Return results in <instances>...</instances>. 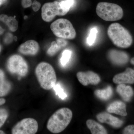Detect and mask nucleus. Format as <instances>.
I'll return each instance as SVG.
<instances>
[{"mask_svg": "<svg viewBox=\"0 0 134 134\" xmlns=\"http://www.w3.org/2000/svg\"><path fill=\"white\" fill-rule=\"evenodd\" d=\"M107 34L113 43L120 48H128L133 43V38L130 32L118 23L110 25L107 30Z\"/></svg>", "mask_w": 134, "mask_h": 134, "instance_id": "obj_2", "label": "nucleus"}, {"mask_svg": "<svg viewBox=\"0 0 134 134\" xmlns=\"http://www.w3.org/2000/svg\"><path fill=\"white\" fill-rule=\"evenodd\" d=\"M39 46L37 42L33 40H29L23 43L19 47V52L24 55H34L38 52Z\"/></svg>", "mask_w": 134, "mask_h": 134, "instance_id": "obj_13", "label": "nucleus"}, {"mask_svg": "<svg viewBox=\"0 0 134 134\" xmlns=\"http://www.w3.org/2000/svg\"><path fill=\"white\" fill-rule=\"evenodd\" d=\"M50 28L55 36L64 39H73L76 36V32L73 25L68 19L61 18L51 25Z\"/></svg>", "mask_w": 134, "mask_h": 134, "instance_id": "obj_5", "label": "nucleus"}, {"mask_svg": "<svg viewBox=\"0 0 134 134\" xmlns=\"http://www.w3.org/2000/svg\"><path fill=\"white\" fill-rule=\"evenodd\" d=\"M72 52L69 50H65L63 52L60 63L62 66H65L69 61L72 56Z\"/></svg>", "mask_w": 134, "mask_h": 134, "instance_id": "obj_20", "label": "nucleus"}, {"mask_svg": "<svg viewBox=\"0 0 134 134\" xmlns=\"http://www.w3.org/2000/svg\"><path fill=\"white\" fill-rule=\"evenodd\" d=\"M96 13L99 17L107 21H114L121 19L123 11L119 5L111 3H99L97 5Z\"/></svg>", "mask_w": 134, "mask_h": 134, "instance_id": "obj_4", "label": "nucleus"}, {"mask_svg": "<svg viewBox=\"0 0 134 134\" xmlns=\"http://www.w3.org/2000/svg\"><path fill=\"white\" fill-rule=\"evenodd\" d=\"M130 63L132 65H134V57L131 59V60H130Z\"/></svg>", "mask_w": 134, "mask_h": 134, "instance_id": "obj_34", "label": "nucleus"}, {"mask_svg": "<svg viewBox=\"0 0 134 134\" xmlns=\"http://www.w3.org/2000/svg\"><path fill=\"white\" fill-rule=\"evenodd\" d=\"M116 91L125 101L129 102L134 95V91L131 86L125 84H120L117 86Z\"/></svg>", "mask_w": 134, "mask_h": 134, "instance_id": "obj_15", "label": "nucleus"}, {"mask_svg": "<svg viewBox=\"0 0 134 134\" xmlns=\"http://www.w3.org/2000/svg\"><path fill=\"white\" fill-rule=\"evenodd\" d=\"M35 74L42 88L48 90L53 88L57 81L55 70L52 65L46 62H41L36 67Z\"/></svg>", "mask_w": 134, "mask_h": 134, "instance_id": "obj_3", "label": "nucleus"}, {"mask_svg": "<svg viewBox=\"0 0 134 134\" xmlns=\"http://www.w3.org/2000/svg\"><path fill=\"white\" fill-rule=\"evenodd\" d=\"M14 39L15 40V41H16L17 38H16V36H15L14 37Z\"/></svg>", "mask_w": 134, "mask_h": 134, "instance_id": "obj_36", "label": "nucleus"}, {"mask_svg": "<svg viewBox=\"0 0 134 134\" xmlns=\"http://www.w3.org/2000/svg\"><path fill=\"white\" fill-rule=\"evenodd\" d=\"M32 5V9L35 12H37L39 10L41 7V4L40 3L36 1H34L33 2Z\"/></svg>", "mask_w": 134, "mask_h": 134, "instance_id": "obj_28", "label": "nucleus"}, {"mask_svg": "<svg viewBox=\"0 0 134 134\" xmlns=\"http://www.w3.org/2000/svg\"><path fill=\"white\" fill-rule=\"evenodd\" d=\"M6 102V100L4 98H0V105L4 104Z\"/></svg>", "mask_w": 134, "mask_h": 134, "instance_id": "obj_31", "label": "nucleus"}, {"mask_svg": "<svg viewBox=\"0 0 134 134\" xmlns=\"http://www.w3.org/2000/svg\"><path fill=\"white\" fill-rule=\"evenodd\" d=\"M98 30L96 28L91 29L88 37L87 38V42L89 45L91 46L94 44L96 41Z\"/></svg>", "mask_w": 134, "mask_h": 134, "instance_id": "obj_23", "label": "nucleus"}, {"mask_svg": "<svg viewBox=\"0 0 134 134\" xmlns=\"http://www.w3.org/2000/svg\"><path fill=\"white\" fill-rule=\"evenodd\" d=\"M6 1L7 0H0V6L4 4L6 2Z\"/></svg>", "mask_w": 134, "mask_h": 134, "instance_id": "obj_32", "label": "nucleus"}, {"mask_svg": "<svg viewBox=\"0 0 134 134\" xmlns=\"http://www.w3.org/2000/svg\"><path fill=\"white\" fill-rule=\"evenodd\" d=\"M0 21L7 24L12 32L15 31L18 29V23L14 17H9L6 15H1L0 16Z\"/></svg>", "mask_w": 134, "mask_h": 134, "instance_id": "obj_18", "label": "nucleus"}, {"mask_svg": "<svg viewBox=\"0 0 134 134\" xmlns=\"http://www.w3.org/2000/svg\"><path fill=\"white\" fill-rule=\"evenodd\" d=\"M0 51H1V47H0Z\"/></svg>", "mask_w": 134, "mask_h": 134, "instance_id": "obj_38", "label": "nucleus"}, {"mask_svg": "<svg viewBox=\"0 0 134 134\" xmlns=\"http://www.w3.org/2000/svg\"><path fill=\"white\" fill-rule=\"evenodd\" d=\"M108 57L112 63L119 66L125 65L129 60V56L126 53L115 49L109 51Z\"/></svg>", "mask_w": 134, "mask_h": 134, "instance_id": "obj_10", "label": "nucleus"}, {"mask_svg": "<svg viewBox=\"0 0 134 134\" xmlns=\"http://www.w3.org/2000/svg\"><path fill=\"white\" fill-rule=\"evenodd\" d=\"M7 68L11 74L18 75L20 77L25 76L29 70L27 63L19 55H14L10 57L8 61Z\"/></svg>", "mask_w": 134, "mask_h": 134, "instance_id": "obj_6", "label": "nucleus"}, {"mask_svg": "<svg viewBox=\"0 0 134 134\" xmlns=\"http://www.w3.org/2000/svg\"><path fill=\"white\" fill-rule=\"evenodd\" d=\"M86 125L92 134H107L106 130L102 125L92 120H88L86 121Z\"/></svg>", "mask_w": 134, "mask_h": 134, "instance_id": "obj_16", "label": "nucleus"}, {"mask_svg": "<svg viewBox=\"0 0 134 134\" xmlns=\"http://www.w3.org/2000/svg\"><path fill=\"white\" fill-rule=\"evenodd\" d=\"M8 116V113L7 110L4 108H0V128L6 121Z\"/></svg>", "mask_w": 134, "mask_h": 134, "instance_id": "obj_25", "label": "nucleus"}, {"mask_svg": "<svg viewBox=\"0 0 134 134\" xmlns=\"http://www.w3.org/2000/svg\"><path fill=\"white\" fill-rule=\"evenodd\" d=\"M27 18V17L26 16L25 17H24L25 19V18Z\"/></svg>", "mask_w": 134, "mask_h": 134, "instance_id": "obj_37", "label": "nucleus"}, {"mask_svg": "<svg viewBox=\"0 0 134 134\" xmlns=\"http://www.w3.org/2000/svg\"><path fill=\"white\" fill-rule=\"evenodd\" d=\"M73 114L69 108H63L57 110L49 118L47 124V129L54 134L62 132L72 120Z\"/></svg>", "mask_w": 134, "mask_h": 134, "instance_id": "obj_1", "label": "nucleus"}, {"mask_svg": "<svg viewBox=\"0 0 134 134\" xmlns=\"http://www.w3.org/2000/svg\"><path fill=\"white\" fill-rule=\"evenodd\" d=\"M11 89V84L5 79L3 71L0 69V97L7 95Z\"/></svg>", "mask_w": 134, "mask_h": 134, "instance_id": "obj_17", "label": "nucleus"}, {"mask_svg": "<svg viewBox=\"0 0 134 134\" xmlns=\"http://www.w3.org/2000/svg\"><path fill=\"white\" fill-rule=\"evenodd\" d=\"M113 81L117 84L134 83V70L127 68L125 72L115 75Z\"/></svg>", "mask_w": 134, "mask_h": 134, "instance_id": "obj_11", "label": "nucleus"}, {"mask_svg": "<svg viewBox=\"0 0 134 134\" xmlns=\"http://www.w3.org/2000/svg\"><path fill=\"white\" fill-rule=\"evenodd\" d=\"M4 32V30L0 26V34H2Z\"/></svg>", "mask_w": 134, "mask_h": 134, "instance_id": "obj_33", "label": "nucleus"}, {"mask_svg": "<svg viewBox=\"0 0 134 134\" xmlns=\"http://www.w3.org/2000/svg\"><path fill=\"white\" fill-rule=\"evenodd\" d=\"M0 134H5V133H4V132H3V131H2V130H0Z\"/></svg>", "mask_w": 134, "mask_h": 134, "instance_id": "obj_35", "label": "nucleus"}, {"mask_svg": "<svg viewBox=\"0 0 134 134\" xmlns=\"http://www.w3.org/2000/svg\"><path fill=\"white\" fill-rule=\"evenodd\" d=\"M61 49L62 48L57 44L56 41H53L51 43L50 48L47 50V54L50 56H53Z\"/></svg>", "mask_w": 134, "mask_h": 134, "instance_id": "obj_21", "label": "nucleus"}, {"mask_svg": "<svg viewBox=\"0 0 134 134\" xmlns=\"http://www.w3.org/2000/svg\"><path fill=\"white\" fill-rule=\"evenodd\" d=\"M108 112L113 113L122 116L127 115L126 104L121 101H115L108 106L107 108Z\"/></svg>", "mask_w": 134, "mask_h": 134, "instance_id": "obj_14", "label": "nucleus"}, {"mask_svg": "<svg viewBox=\"0 0 134 134\" xmlns=\"http://www.w3.org/2000/svg\"><path fill=\"white\" fill-rule=\"evenodd\" d=\"M53 88L55 92L56 95H58L61 99L64 100L66 98L67 94L65 93L64 90L62 88L59 84H55Z\"/></svg>", "mask_w": 134, "mask_h": 134, "instance_id": "obj_24", "label": "nucleus"}, {"mask_svg": "<svg viewBox=\"0 0 134 134\" xmlns=\"http://www.w3.org/2000/svg\"><path fill=\"white\" fill-rule=\"evenodd\" d=\"M123 133L134 134V125H130L127 126L123 130Z\"/></svg>", "mask_w": 134, "mask_h": 134, "instance_id": "obj_26", "label": "nucleus"}, {"mask_svg": "<svg viewBox=\"0 0 134 134\" xmlns=\"http://www.w3.org/2000/svg\"><path fill=\"white\" fill-rule=\"evenodd\" d=\"M37 121L33 118H25L20 121L13 127V134H34L37 132Z\"/></svg>", "mask_w": 134, "mask_h": 134, "instance_id": "obj_7", "label": "nucleus"}, {"mask_svg": "<svg viewBox=\"0 0 134 134\" xmlns=\"http://www.w3.org/2000/svg\"><path fill=\"white\" fill-rule=\"evenodd\" d=\"M77 77L79 82L84 86H87L89 84L96 85L100 82L99 76L92 71L78 72L77 74Z\"/></svg>", "mask_w": 134, "mask_h": 134, "instance_id": "obj_9", "label": "nucleus"}, {"mask_svg": "<svg viewBox=\"0 0 134 134\" xmlns=\"http://www.w3.org/2000/svg\"><path fill=\"white\" fill-rule=\"evenodd\" d=\"M74 3V0H66L61 2L59 3V4L61 8L67 13Z\"/></svg>", "mask_w": 134, "mask_h": 134, "instance_id": "obj_22", "label": "nucleus"}, {"mask_svg": "<svg viewBox=\"0 0 134 134\" xmlns=\"http://www.w3.org/2000/svg\"><path fill=\"white\" fill-rule=\"evenodd\" d=\"M12 35L10 33H8L5 39V42L7 43H9L12 42Z\"/></svg>", "mask_w": 134, "mask_h": 134, "instance_id": "obj_30", "label": "nucleus"}, {"mask_svg": "<svg viewBox=\"0 0 134 134\" xmlns=\"http://www.w3.org/2000/svg\"><path fill=\"white\" fill-rule=\"evenodd\" d=\"M113 94L112 88L108 86L105 89L97 90L95 91V95L99 98L103 100H107L111 97Z\"/></svg>", "mask_w": 134, "mask_h": 134, "instance_id": "obj_19", "label": "nucleus"}, {"mask_svg": "<svg viewBox=\"0 0 134 134\" xmlns=\"http://www.w3.org/2000/svg\"><path fill=\"white\" fill-rule=\"evenodd\" d=\"M58 1L45 3L41 10V16L45 21H52L56 15L63 16L67 14L61 8Z\"/></svg>", "mask_w": 134, "mask_h": 134, "instance_id": "obj_8", "label": "nucleus"}, {"mask_svg": "<svg viewBox=\"0 0 134 134\" xmlns=\"http://www.w3.org/2000/svg\"><path fill=\"white\" fill-rule=\"evenodd\" d=\"M97 118L99 122L107 123L116 128L120 127L123 125L122 120L107 113L103 112L98 114L97 115Z\"/></svg>", "mask_w": 134, "mask_h": 134, "instance_id": "obj_12", "label": "nucleus"}, {"mask_svg": "<svg viewBox=\"0 0 134 134\" xmlns=\"http://www.w3.org/2000/svg\"><path fill=\"white\" fill-rule=\"evenodd\" d=\"M56 42L62 48L66 46L68 44V42L66 40H65L64 38H60L58 39Z\"/></svg>", "mask_w": 134, "mask_h": 134, "instance_id": "obj_27", "label": "nucleus"}, {"mask_svg": "<svg viewBox=\"0 0 134 134\" xmlns=\"http://www.w3.org/2000/svg\"><path fill=\"white\" fill-rule=\"evenodd\" d=\"M32 4L31 0H22V5L24 8L29 7Z\"/></svg>", "mask_w": 134, "mask_h": 134, "instance_id": "obj_29", "label": "nucleus"}]
</instances>
